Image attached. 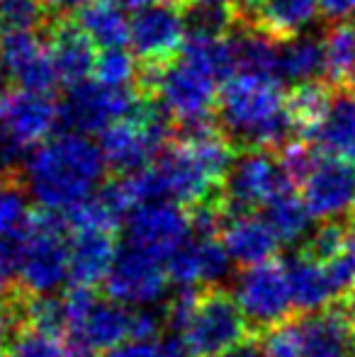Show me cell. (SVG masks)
<instances>
[{"label": "cell", "mask_w": 355, "mask_h": 357, "mask_svg": "<svg viewBox=\"0 0 355 357\" xmlns=\"http://www.w3.org/2000/svg\"><path fill=\"white\" fill-rule=\"evenodd\" d=\"M86 3H88V0H42L44 10H47L54 20L66 17V15L73 13V10H81Z\"/></svg>", "instance_id": "38"}, {"label": "cell", "mask_w": 355, "mask_h": 357, "mask_svg": "<svg viewBox=\"0 0 355 357\" xmlns=\"http://www.w3.org/2000/svg\"><path fill=\"white\" fill-rule=\"evenodd\" d=\"M78 27L93 39L95 47L114 49L129 44V22L124 8L114 0H88L78 10Z\"/></svg>", "instance_id": "27"}, {"label": "cell", "mask_w": 355, "mask_h": 357, "mask_svg": "<svg viewBox=\"0 0 355 357\" xmlns=\"http://www.w3.org/2000/svg\"><path fill=\"white\" fill-rule=\"evenodd\" d=\"M8 29H39L47 20L42 0H0Z\"/></svg>", "instance_id": "35"}, {"label": "cell", "mask_w": 355, "mask_h": 357, "mask_svg": "<svg viewBox=\"0 0 355 357\" xmlns=\"http://www.w3.org/2000/svg\"><path fill=\"white\" fill-rule=\"evenodd\" d=\"M326 73V52L324 39L314 34H299V37L280 42L278 54V78L289 83H309L319 80V75Z\"/></svg>", "instance_id": "26"}, {"label": "cell", "mask_w": 355, "mask_h": 357, "mask_svg": "<svg viewBox=\"0 0 355 357\" xmlns=\"http://www.w3.org/2000/svg\"><path fill=\"white\" fill-rule=\"evenodd\" d=\"M229 268H232V258H229L227 248L222 241L212 236V231L197 229L195 236L168 260V275H171V284L180 289H197V287H207L227 278Z\"/></svg>", "instance_id": "20"}, {"label": "cell", "mask_w": 355, "mask_h": 357, "mask_svg": "<svg viewBox=\"0 0 355 357\" xmlns=\"http://www.w3.org/2000/svg\"><path fill=\"white\" fill-rule=\"evenodd\" d=\"M146 90L158 102L163 117L183 129L207 127L219 107L224 80L212 68L202 66L183 52L163 66H151L142 73Z\"/></svg>", "instance_id": "5"}, {"label": "cell", "mask_w": 355, "mask_h": 357, "mask_svg": "<svg viewBox=\"0 0 355 357\" xmlns=\"http://www.w3.org/2000/svg\"><path fill=\"white\" fill-rule=\"evenodd\" d=\"M139 105L134 88H114L100 80H81L68 85L66 100L61 105V122L71 132L100 134L112 122L132 114Z\"/></svg>", "instance_id": "13"}, {"label": "cell", "mask_w": 355, "mask_h": 357, "mask_svg": "<svg viewBox=\"0 0 355 357\" xmlns=\"http://www.w3.org/2000/svg\"><path fill=\"white\" fill-rule=\"evenodd\" d=\"M263 216L273 226L280 245H292L304 241L309 236V229H312V221H314V216L309 214L304 199L299 195H294V190H287L280 197H275L263 209Z\"/></svg>", "instance_id": "30"}, {"label": "cell", "mask_w": 355, "mask_h": 357, "mask_svg": "<svg viewBox=\"0 0 355 357\" xmlns=\"http://www.w3.org/2000/svg\"><path fill=\"white\" fill-rule=\"evenodd\" d=\"M105 287L114 301L129 309H151L166 296L171 287L168 263L142 253L132 245H124L109 268Z\"/></svg>", "instance_id": "15"}, {"label": "cell", "mask_w": 355, "mask_h": 357, "mask_svg": "<svg viewBox=\"0 0 355 357\" xmlns=\"http://www.w3.org/2000/svg\"><path fill=\"white\" fill-rule=\"evenodd\" d=\"M343 255H346V260L351 263V270L355 275V226L346 234V248H343Z\"/></svg>", "instance_id": "46"}, {"label": "cell", "mask_w": 355, "mask_h": 357, "mask_svg": "<svg viewBox=\"0 0 355 357\" xmlns=\"http://www.w3.org/2000/svg\"><path fill=\"white\" fill-rule=\"evenodd\" d=\"M10 357H78V350L63 331L32 324L15 338Z\"/></svg>", "instance_id": "31"}, {"label": "cell", "mask_w": 355, "mask_h": 357, "mask_svg": "<svg viewBox=\"0 0 355 357\" xmlns=\"http://www.w3.org/2000/svg\"><path fill=\"white\" fill-rule=\"evenodd\" d=\"M263 350L268 357H302V343H299L297 324L282 321L268 331L263 340Z\"/></svg>", "instance_id": "36"}, {"label": "cell", "mask_w": 355, "mask_h": 357, "mask_svg": "<svg viewBox=\"0 0 355 357\" xmlns=\"http://www.w3.org/2000/svg\"><path fill=\"white\" fill-rule=\"evenodd\" d=\"M336 93L338 90L331 83H322V80H309V83L294 85V90L287 95V109L289 117H292L294 132L307 139H314Z\"/></svg>", "instance_id": "28"}, {"label": "cell", "mask_w": 355, "mask_h": 357, "mask_svg": "<svg viewBox=\"0 0 355 357\" xmlns=\"http://www.w3.org/2000/svg\"><path fill=\"white\" fill-rule=\"evenodd\" d=\"M144 71L139 68L137 56L129 54L124 47H114V49H103V54L95 61V80L100 83L114 85V88H134L137 78Z\"/></svg>", "instance_id": "33"}, {"label": "cell", "mask_w": 355, "mask_h": 357, "mask_svg": "<svg viewBox=\"0 0 355 357\" xmlns=\"http://www.w3.org/2000/svg\"><path fill=\"white\" fill-rule=\"evenodd\" d=\"M319 10L331 22H348L355 17V0H319Z\"/></svg>", "instance_id": "37"}, {"label": "cell", "mask_w": 355, "mask_h": 357, "mask_svg": "<svg viewBox=\"0 0 355 357\" xmlns=\"http://www.w3.org/2000/svg\"><path fill=\"white\" fill-rule=\"evenodd\" d=\"M217 109L229 137L251 149L280 146L294 132L282 80L266 73L236 71L227 78Z\"/></svg>", "instance_id": "3"}, {"label": "cell", "mask_w": 355, "mask_h": 357, "mask_svg": "<svg viewBox=\"0 0 355 357\" xmlns=\"http://www.w3.org/2000/svg\"><path fill=\"white\" fill-rule=\"evenodd\" d=\"M294 324L302 357H355V321L346 311H312Z\"/></svg>", "instance_id": "21"}, {"label": "cell", "mask_w": 355, "mask_h": 357, "mask_svg": "<svg viewBox=\"0 0 355 357\" xmlns=\"http://www.w3.org/2000/svg\"><path fill=\"white\" fill-rule=\"evenodd\" d=\"M266 3V0H236V5H234V10H236V20L239 24L248 22V20L253 17V13H256L261 5Z\"/></svg>", "instance_id": "40"}, {"label": "cell", "mask_w": 355, "mask_h": 357, "mask_svg": "<svg viewBox=\"0 0 355 357\" xmlns=\"http://www.w3.org/2000/svg\"><path fill=\"white\" fill-rule=\"evenodd\" d=\"M219 241L227 248L232 263H239L243 268L273 260L275 250L280 245L278 236H275L266 216L256 212H243V209H236V214H232L224 221Z\"/></svg>", "instance_id": "22"}, {"label": "cell", "mask_w": 355, "mask_h": 357, "mask_svg": "<svg viewBox=\"0 0 355 357\" xmlns=\"http://www.w3.org/2000/svg\"><path fill=\"white\" fill-rule=\"evenodd\" d=\"M312 142L319 144L322 153L355 165V90H338Z\"/></svg>", "instance_id": "25"}, {"label": "cell", "mask_w": 355, "mask_h": 357, "mask_svg": "<svg viewBox=\"0 0 355 357\" xmlns=\"http://www.w3.org/2000/svg\"><path fill=\"white\" fill-rule=\"evenodd\" d=\"M171 324L192 357H224L243 343L248 321L234 296L185 289L171 306Z\"/></svg>", "instance_id": "6"}, {"label": "cell", "mask_w": 355, "mask_h": 357, "mask_svg": "<svg viewBox=\"0 0 355 357\" xmlns=\"http://www.w3.org/2000/svg\"><path fill=\"white\" fill-rule=\"evenodd\" d=\"M234 301L246 321L256 326H278L292 311V287H289L287 263L266 260L246 268L234 282Z\"/></svg>", "instance_id": "12"}, {"label": "cell", "mask_w": 355, "mask_h": 357, "mask_svg": "<svg viewBox=\"0 0 355 357\" xmlns=\"http://www.w3.org/2000/svg\"><path fill=\"white\" fill-rule=\"evenodd\" d=\"M49 49H52L59 80L63 85H76L81 80H88V75L95 71L98 54H95L93 39L78 24H73L71 20H54Z\"/></svg>", "instance_id": "23"}, {"label": "cell", "mask_w": 355, "mask_h": 357, "mask_svg": "<svg viewBox=\"0 0 355 357\" xmlns=\"http://www.w3.org/2000/svg\"><path fill=\"white\" fill-rule=\"evenodd\" d=\"M287 275L294 306L307 314L328 309L355 284L351 263L343 253L336 258H319L312 250H304L287 263Z\"/></svg>", "instance_id": "14"}, {"label": "cell", "mask_w": 355, "mask_h": 357, "mask_svg": "<svg viewBox=\"0 0 355 357\" xmlns=\"http://www.w3.org/2000/svg\"><path fill=\"white\" fill-rule=\"evenodd\" d=\"M224 357H268L266 350L258 348V345H248V343H241L239 348H234L232 353H227Z\"/></svg>", "instance_id": "42"}, {"label": "cell", "mask_w": 355, "mask_h": 357, "mask_svg": "<svg viewBox=\"0 0 355 357\" xmlns=\"http://www.w3.org/2000/svg\"><path fill=\"white\" fill-rule=\"evenodd\" d=\"M5 27H8V24H5V17H3V10H0V37H3V34H5Z\"/></svg>", "instance_id": "47"}, {"label": "cell", "mask_w": 355, "mask_h": 357, "mask_svg": "<svg viewBox=\"0 0 355 357\" xmlns=\"http://www.w3.org/2000/svg\"><path fill=\"white\" fill-rule=\"evenodd\" d=\"M15 155H17V151L10 146V142L3 137V132H0V173H3V170L8 168L10 163H13Z\"/></svg>", "instance_id": "43"}, {"label": "cell", "mask_w": 355, "mask_h": 357, "mask_svg": "<svg viewBox=\"0 0 355 357\" xmlns=\"http://www.w3.org/2000/svg\"><path fill=\"white\" fill-rule=\"evenodd\" d=\"M32 219L34 214L29 212L27 195L10 185H0V248L15 255V248Z\"/></svg>", "instance_id": "32"}, {"label": "cell", "mask_w": 355, "mask_h": 357, "mask_svg": "<svg viewBox=\"0 0 355 357\" xmlns=\"http://www.w3.org/2000/svg\"><path fill=\"white\" fill-rule=\"evenodd\" d=\"M122 212L100 190L90 202L68 214V248H71V282L88 287L105 282L119 248L114 231Z\"/></svg>", "instance_id": "7"}, {"label": "cell", "mask_w": 355, "mask_h": 357, "mask_svg": "<svg viewBox=\"0 0 355 357\" xmlns=\"http://www.w3.org/2000/svg\"><path fill=\"white\" fill-rule=\"evenodd\" d=\"M232 163V149L222 134L209 127L185 129L183 139L163 149L149 168L124 175L105 192L122 216L149 199L199 204L227 183Z\"/></svg>", "instance_id": "1"}, {"label": "cell", "mask_w": 355, "mask_h": 357, "mask_svg": "<svg viewBox=\"0 0 355 357\" xmlns=\"http://www.w3.org/2000/svg\"><path fill=\"white\" fill-rule=\"evenodd\" d=\"M188 39V22L178 5L153 3L137 10L129 22V44L139 61L151 66H163L176 59Z\"/></svg>", "instance_id": "19"}, {"label": "cell", "mask_w": 355, "mask_h": 357, "mask_svg": "<svg viewBox=\"0 0 355 357\" xmlns=\"http://www.w3.org/2000/svg\"><path fill=\"white\" fill-rule=\"evenodd\" d=\"M15 278V265H13V255L8 250L0 248V296L8 291L10 282Z\"/></svg>", "instance_id": "39"}, {"label": "cell", "mask_w": 355, "mask_h": 357, "mask_svg": "<svg viewBox=\"0 0 355 357\" xmlns=\"http://www.w3.org/2000/svg\"><path fill=\"white\" fill-rule=\"evenodd\" d=\"M299 197L317 221H338L355 207V165L322 153L299 180Z\"/></svg>", "instance_id": "16"}, {"label": "cell", "mask_w": 355, "mask_h": 357, "mask_svg": "<svg viewBox=\"0 0 355 357\" xmlns=\"http://www.w3.org/2000/svg\"><path fill=\"white\" fill-rule=\"evenodd\" d=\"M114 3H119L124 10H142V8L153 5V3H168V5H178V8H183V5H190L192 0H114Z\"/></svg>", "instance_id": "41"}, {"label": "cell", "mask_w": 355, "mask_h": 357, "mask_svg": "<svg viewBox=\"0 0 355 357\" xmlns=\"http://www.w3.org/2000/svg\"><path fill=\"white\" fill-rule=\"evenodd\" d=\"M61 331L68 335L78 353H109L129 338H146L156 331V319L149 309L100 299L88 287H76L71 294L59 299Z\"/></svg>", "instance_id": "4"}, {"label": "cell", "mask_w": 355, "mask_h": 357, "mask_svg": "<svg viewBox=\"0 0 355 357\" xmlns=\"http://www.w3.org/2000/svg\"><path fill=\"white\" fill-rule=\"evenodd\" d=\"M61 122V105L52 93L8 85L0 88V132L15 151L34 149L56 134Z\"/></svg>", "instance_id": "11"}, {"label": "cell", "mask_w": 355, "mask_h": 357, "mask_svg": "<svg viewBox=\"0 0 355 357\" xmlns=\"http://www.w3.org/2000/svg\"><path fill=\"white\" fill-rule=\"evenodd\" d=\"M319 0H266L248 20V27L261 29L263 34L285 42L304 34V29L317 20Z\"/></svg>", "instance_id": "24"}, {"label": "cell", "mask_w": 355, "mask_h": 357, "mask_svg": "<svg viewBox=\"0 0 355 357\" xmlns=\"http://www.w3.org/2000/svg\"><path fill=\"white\" fill-rule=\"evenodd\" d=\"M17 282L39 299L52 296L71 280L68 231L56 214L34 216L13 255Z\"/></svg>", "instance_id": "8"}, {"label": "cell", "mask_w": 355, "mask_h": 357, "mask_svg": "<svg viewBox=\"0 0 355 357\" xmlns=\"http://www.w3.org/2000/svg\"><path fill=\"white\" fill-rule=\"evenodd\" d=\"M195 231V219L173 199H149L124 216V245H132L163 263H168L192 238Z\"/></svg>", "instance_id": "10"}, {"label": "cell", "mask_w": 355, "mask_h": 357, "mask_svg": "<svg viewBox=\"0 0 355 357\" xmlns=\"http://www.w3.org/2000/svg\"><path fill=\"white\" fill-rule=\"evenodd\" d=\"M105 155L88 134L61 132L34 146L24 163L27 195L49 214H71L100 192Z\"/></svg>", "instance_id": "2"}, {"label": "cell", "mask_w": 355, "mask_h": 357, "mask_svg": "<svg viewBox=\"0 0 355 357\" xmlns=\"http://www.w3.org/2000/svg\"><path fill=\"white\" fill-rule=\"evenodd\" d=\"M105 357H192L180 343L173 340H158L156 335L146 338H129Z\"/></svg>", "instance_id": "34"}, {"label": "cell", "mask_w": 355, "mask_h": 357, "mask_svg": "<svg viewBox=\"0 0 355 357\" xmlns=\"http://www.w3.org/2000/svg\"><path fill=\"white\" fill-rule=\"evenodd\" d=\"M107 168L122 175L149 168L166 149V124L153 109L137 107L98 134Z\"/></svg>", "instance_id": "9"}, {"label": "cell", "mask_w": 355, "mask_h": 357, "mask_svg": "<svg viewBox=\"0 0 355 357\" xmlns=\"http://www.w3.org/2000/svg\"><path fill=\"white\" fill-rule=\"evenodd\" d=\"M0 75L10 85L52 93L59 80L49 42L37 29H8L0 37Z\"/></svg>", "instance_id": "18"}, {"label": "cell", "mask_w": 355, "mask_h": 357, "mask_svg": "<svg viewBox=\"0 0 355 357\" xmlns=\"http://www.w3.org/2000/svg\"><path fill=\"white\" fill-rule=\"evenodd\" d=\"M326 83L336 90H355V22H336L324 37Z\"/></svg>", "instance_id": "29"}, {"label": "cell", "mask_w": 355, "mask_h": 357, "mask_svg": "<svg viewBox=\"0 0 355 357\" xmlns=\"http://www.w3.org/2000/svg\"><path fill=\"white\" fill-rule=\"evenodd\" d=\"M195 5H199V8H209V10H227V13H234L236 15V10H234V5H236V0H192Z\"/></svg>", "instance_id": "44"}, {"label": "cell", "mask_w": 355, "mask_h": 357, "mask_svg": "<svg viewBox=\"0 0 355 357\" xmlns=\"http://www.w3.org/2000/svg\"><path fill=\"white\" fill-rule=\"evenodd\" d=\"M10 331H13V316H10L3 306H0V348L8 343Z\"/></svg>", "instance_id": "45"}, {"label": "cell", "mask_w": 355, "mask_h": 357, "mask_svg": "<svg viewBox=\"0 0 355 357\" xmlns=\"http://www.w3.org/2000/svg\"><path fill=\"white\" fill-rule=\"evenodd\" d=\"M287 170L282 160L268 153L266 149H251L232 163L227 175V199L236 209L253 212V209H266L275 197L292 190Z\"/></svg>", "instance_id": "17"}]
</instances>
